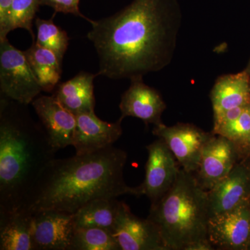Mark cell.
I'll return each mask as SVG.
<instances>
[{
    "instance_id": "1",
    "label": "cell",
    "mask_w": 250,
    "mask_h": 250,
    "mask_svg": "<svg viewBox=\"0 0 250 250\" xmlns=\"http://www.w3.org/2000/svg\"><path fill=\"white\" fill-rule=\"evenodd\" d=\"M182 21L179 0H134L113 16L92 20L87 38L98 54V73L131 80L165 68Z\"/></svg>"
},
{
    "instance_id": "2",
    "label": "cell",
    "mask_w": 250,
    "mask_h": 250,
    "mask_svg": "<svg viewBox=\"0 0 250 250\" xmlns=\"http://www.w3.org/2000/svg\"><path fill=\"white\" fill-rule=\"evenodd\" d=\"M127 154L110 146L91 154L54 159L46 166L21 208L34 213L57 210L75 214L96 199L136 196L124 179Z\"/></svg>"
},
{
    "instance_id": "3",
    "label": "cell",
    "mask_w": 250,
    "mask_h": 250,
    "mask_svg": "<svg viewBox=\"0 0 250 250\" xmlns=\"http://www.w3.org/2000/svg\"><path fill=\"white\" fill-rule=\"evenodd\" d=\"M42 125L22 104L0 99V213L19 209L42 171L53 160Z\"/></svg>"
},
{
    "instance_id": "4",
    "label": "cell",
    "mask_w": 250,
    "mask_h": 250,
    "mask_svg": "<svg viewBox=\"0 0 250 250\" xmlns=\"http://www.w3.org/2000/svg\"><path fill=\"white\" fill-rule=\"evenodd\" d=\"M210 217L208 192L193 173L180 169L173 187L151 204L147 218L159 229L167 250H187L207 239Z\"/></svg>"
},
{
    "instance_id": "5",
    "label": "cell",
    "mask_w": 250,
    "mask_h": 250,
    "mask_svg": "<svg viewBox=\"0 0 250 250\" xmlns=\"http://www.w3.org/2000/svg\"><path fill=\"white\" fill-rule=\"evenodd\" d=\"M0 90L1 95L22 104L29 105L42 91L25 52L0 41Z\"/></svg>"
},
{
    "instance_id": "6",
    "label": "cell",
    "mask_w": 250,
    "mask_h": 250,
    "mask_svg": "<svg viewBox=\"0 0 250 250\" xmlns=\"http://www.w3.org/2000/svg\"><path fill=\"white\" fill-rule=\"evenodd\" d=\"M148 157L144 182L136 187L137 195H146L151 204L161 197L173 187L180 171L178 162L164 140L159 139L146 147Z\"/></svg>"
},
{
    "instance_id": "7",
    "label": "cell",
    "mask_w": 250,
    "mask_h": 250,
    "mask_svg": "<svg viewBox=\"0 0 250 250\" xmlns=\"http://www.w3.org/2000/svg\"><path fill=\"white\" fill-rule=\"evenodd\" d=\"M152 133L164 140L182 169L190 173L196 172L203 148L213 135L187 123L168 126L162 123L154 126Z\"/></svg>"
},
{
    "instance_id": "8",
    "label": "cell",
    "mask_w": 250,
    "mask_h": 250,
    "mask_svg": "<svg viewBox=\"0 0 250 250\" xmlns=\"http://www.w3.org/2000/svg\"><path fill=\"white\" fill-rule=\"evenodd\" d=\"M207 239L215 250H248L250 243V201L211 215Z\"/></svg>"
},
{
    "instance_id": "9",
    "label": "cell",
    "mask_w": 250,
    "mask_h": 250,
    "mask_svg": "<svg viewBox=\"0 0 250 250\" xmlns=\"http://www.w3.org/2000/svg\"><path fill=\"white\" fill-rule=\"evenodd\" d=\"M241 159V153L234 143L213 134L202 150L195 178L200 187L208 191L227 177Z\"/></svg>"
},
{
    "instance_id": "10",
    "label": "cell",
    "mask_w": 250,
    "mask_h": 250,
    "mask_svg": "<svg viewBox=\"0 0 250 250\" xmlns=\"http://www.w3.org/2000/svg\"><path fill=\"white\" fill-rule=\"evenodd\" d=\"M74 214L42 210L33 214V250H70L75 230Z\"/></svg>"
},
{
    "instance_id": "11",
    "label": "cell",
    "mask_w": 250,
    "mask_h": 250,
    "mask_svg": "<svg viewBox=\"0 0 250 250\" xmlns=\"http://www.w3.org/2000/svg\"><path fill=\"white\" fill-rule=\"evenodd\" d=\"M113 236L120 250H167L155 224L133 214L125 202Z\"/></svg>"
},
{
    "instance_id": "12",
    "label": "cell",
    "mask_w": 250,
    "mask_h": 250,
    "mask_svg": "<svg viewBox=\"0 0 250 250\" xmlns=\"http://www.w3.org/2000/svg\"><path fill=\"white\" fill-rule=\"evenodd\" d=\"M56 151L73 144L77 117L52 96L41 95L31 103Z\"/></svg>"
},
{
    "instance_id": "13",
    "label": "cell",
    "mask_w": 250,
    "mask_h": 250,
    "mask_svg": "<svg viewBox=\"0 0 250 250\" xmlns=\"http://www.w3.org/2000/svg\"><path fill=\"white\" fill-rule=\"evenodd\" d=\"M207 192L210 216L250 201L249 158L238 161L227 177Z\"/></svg>"
},
{
    "instance_id": "14",
    "label": "cell",
    "mask_w": 250,
    "mask_h": 250,
    "mask_svg": "<svg viewBox=\"0 0 250 250\" xmlns=\"http://www.w3.org/2000/svg\"><path fill=\"white\" fill-rule=\"evenodd\" d=\"M73 144L77 155H84L110 147L123 134L120 118L116 123L102 121L95 112L77 115Z\"/></svg>"
},
{
    "instance_id": "15",
    "label": "cell",
    "mask_w": 250,
    "mask_h": 250,
    "mask_svg": "<svg viewBox=\"0 0 250 250\" xmlns=\"http://www.w3.org/2000/svg\"><path fill=\"white\" fill-rule=\"evenodd\" d=\"M166 104L157 90L143 82V77L131 79V84L122 96L121 119L125 117L139 118L146 125L162 123L161 116Z\"/></svg>"
},
{
    "instance_id": "16",
    "label": "cell",
    "mask_w": 250,
    "mask_h": 250,
    "mask_svg": "<svg viewBox=\"0 0 250 250\" xmlns=\"http://www.w3.org/2000/svg\"><path fill=\"white\" fill-rule=\"evenodd\" d=\"M213 116L250 104V75L246 71L222 75L210 95Z\"/></svg>"
},
{
    "instance_id": "17",
    "label": "cell",
    "mask_w": 250,
    "mask_h": 250,
    "mask_svg": "<svg viewBox=\"0 0 250 250\" xmlns=\"http://www.w3.org/2000/svg\"><path fill=\"white\" fill-rule=\"evenodd\" d=\"M98 75L100 74L80 72L73 78L57 85L54 96L75 116L95 112L93 82Z\"/></svg>"
},
{
    "instance_id": "18",
    "label": "cell",
    "mask_w": 250,
    "mask_h": 250,
    "mask_svg": "<svg viewBox=\"0 0 250 250\" xmlns=\"http://www.w3.org/2000/svg\"><path fill=\"white\" fill-rule=\"evenodd\" d=\"M33 214L19 208L0 213V250H33Z\"/></svg>"
},
{
    "instance_id": "19",
    "label": "cell",
    "mask_w": 250,
    "mask_h": 250,
    "mask_svg": "<svg viewBox=\"0 0 250 250\" xmlns=\"http://www.w3.org/2000/svg\"><path fill=\"white\" fill-rule=\"evenodd\" d=\"M123 202L116 198H100L88 202L74 214L75 228H100L113 234Z\"/></svg>"
},
{
    "instance_id": "20",
    "label": "cell",
    "mask_w": 250,
    "mask_h": 250,
    "mask_svg": "<svg viewBox=\"0 0 250 250\" xmlns=\"http://www.w3.org/2000/svg\"><path fill=\"white\" fill-rule=\"evenodd\" d=\"M24 52L42 91L52 92L58 85L62 75V62L57 54L36 42Z\"/></svg>"
},
{
    "instance_id": "21",
    "label": "cell",
    "mask_w": 250,
    "mask_h": 250,
    "mask_svg": "<svg viewBox=\"0 0 250 250\" xmlns=\"http://www.w3.org/2000/svg\"><path fill=\"white\" fill-rule=\"evenodd\" d=\"M212 133L224 136L236 145L242 159L250 156V104L234 121L213 126Z\"/></svg>"
},
{
    "instance_id": "22",
    "label": "cell",
    "mask_w": 250,
    "mask_h": 250,
    "mask_svg": "<svg viewBox=\"0 0 250 250\" xmlns=\"http://www.w3.org/2000/svg\"><path fill=\"white\" fill-rule=\"evenodd\" d=\"M54 18L35 20L37 35L36 42L45 48L50 49L57 54L62 62L69 44V37L66 31L56 25Z\"/></svg>"
},
{
    "instance_id": "23",
    "label": "cell",
    "mask_w": 250,
    "mask_h": 250,
    "mask_svg": "<svg viewBox=\"0 0 250 250\" xmlns=\"http://www.w3.org/2000/svg\"><path fill=\"white\" fill-rule=\"evenodd\" d=\"M70 250H120L111 233L100 228H75Z\"/></svg>"
},
{
    "instance_id": "24",
    "label": "cell",
    "mask_w": 250,
    "mask_h": 250,
    "mask_svg": "<svg viewBox=\"0 0 250 250\" xmlns=\"http://www.w3.org/2000/svg\"><path fill=\"white\" fill-rule=\"evenodd\" d=\"M41 0H14L10 10L6 32L16 29L29 31L34 41L33 21L39 9Z\"/></svg>"
},
{
    "instance_id": "25",
    "label": "cell",
    "mask_w": 250,
    "mask_h": 250,
    "mask_svg": "<svg viewBox=\"0 0 250 250\" xmlns=\"http://www.w3.org/2000/svg\"><path fill=\"white\" fill-rule=\"evenodd\" d=\"M80 0H41L40 4L42 6H50L55 13L73 14L86 20L90 22L92 20L83 16L79 9Z\"/></svg>"
},
{
    "instance_id": "26",
    "label": "cell",
    "mask_w": 250,
    "mask_h": 250,
    "mask_svg": "<svg viewBox=\"0 0 250 250\" xmlns=\"http://www.w3.org/2000/svg\"><path fill=\"white\" fill-rule=\"evenodd\" d=\"M14 0H0V41L7 39L8 20Z\"/></svg>"
},
{
    "instance_id": "27",
    "label": "cell",
    "mask_w": 250,
    "mask_h": 250,
    "mask_svg": "<svg viewBox=\"0 0 250 250\" xmlns=\"http://www.w3.org/2000/svg\"><path fill=\"white\" fill-rule=\"evenodd\" d=\"M208 239L197 241L188 247L187 250H214Z\"/></svg>"
},
{
    "instance_id": "28",
    "label": "cell",
    "mask_w": 250,
    "mask_h": 250,
    "mask_svg": "<svg viewBox=\"0 0 250 250\" xmlns=\"http://www.w3.org/2000/svg\"><path fill=\"white\" fill-rule=\"evenodd\" d=\"M245 70H246V71L248 72V73L250 75V59L249 62H248V65H247L246 69H245Z\"/></svg>"
},
{
    "instance_id": "29",
    "label": "cell",
    "mask_w": 250,
    "mask_h": 250,
    "mask_svg": "<svg viewBox=\"0 0 250 250\" xmlns=\"http://www.w3.org/2000/svg\"><path fill=\"white\" fill-rule=\"evenodd\" d=\"M248 158H249V159H250V156H249V157H248Z\"/></svg>"
}]
</instances>
